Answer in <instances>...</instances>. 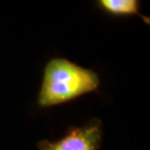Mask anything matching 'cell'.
Here are the masks:
<instances>
[{"mask_svg": "<svg viewBox=\"0 0 150 150\" xmlns=\"http://www.w3.org/2000/svg\"><path fill=\"white\" fill-rule=\"evenodd\" d=\"M100 85L98 75L64 58H55L44 68L37 103L50 107L70 101L97 91Z\"/></svg>", "mask_w": 150, "mask_h": 150, "instance_id": "6da1fadb", "label": "cell"}, {"mask_svg": "<svg viewBox=\"0 0 150 150\" xmlns=\"http://www.w3.org/2000/svg\"><path fill=\"white\" fill-rule=\"evenodd\" d=\"M98 3L103 11L114 16L139 15V1L137 0H100Z\"/></svg>", "mask_w": 150, "mask_h": 150, "instance_id": "3957f363", "label": "cell"}, {"mask_svg": "<svg viewBox=\"0 0 150 150\" xmlns=\"http://www.w3.org/2000/svg\"><path fill=\"white\" fill-rule=\"evenodd\" d=\"M103 134V123L100 119H93L85 125L72 128L59 140H42L37 147L38 150H98Z\"/></svg>", "mask_w": 150, "mask_h": 150, "instance_id": "7a4b0ae2", "label": "cell"}]
</instances>
